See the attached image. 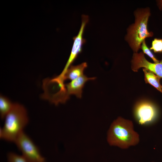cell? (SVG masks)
<instances>
[{"mask_svg":"<svg viewBox=\"0 0 162 162\" xmlns=\"http://www.w3.org/2000/svg\"><path fill=\"white\" fill-rule=\"evenodd\" d=\"M156 4L159 9L162 11V0H157Z\"/></svg>","mask_w":162,"mask_h":162,"instance_id":"15","label":"cell"},{"mask_svg":"<svg viewBox=\"0 0 162 162\" xmlns=\"http://www.w3.org/2000/svg\"><path fill=\"white\" fill-rule=\"evenodd\" d=\"M88 20V16L84 15L82 16L80 28L77 36L73 38L74 43L71 53L64 68L65 70H67L71 65L79 54L82 51V45L85 42V40L83 38V34L85 27Z\"/></svg>","mask_w":162,"mask_h":162,"instance_id":"7","label":"cell"},{"mask_svg":"<svg viewBox=\"0 0 162 162\" xmlns=\"http://www.w3.org/2000/svg\"><path fill=\"white\" fill-rule=\"evenodd\" d=\"M95 77H88L86 75L82 76L65 84V96L68 100L71 95H75L77 98H81L82 96V89L86 83L89 80H94Z\"/></svg>","mask_w":162,"mask_h":162,"instance_id":"8","label":"cell"},{"mask_svg":"<svg viewBox=\"0 0 162 162\" xmlns=\"http://www.w3.org/2000/svg\"></svg>","mask_w":162,"mask_h":162,"instance_id":"16","label":"cell"},{"mask_svg":"<svg viewBox=\"0 0 162 162\" xmlns=\"http://www.w3.org/2000/svg\"><path fill=\"white\" fill-rule=\"evenodd\" d=\"M149 49L154 53H162V39L154 38Z\"/></svg>","mask_w":162,"mask_h":162,"instance_id":"12","label":"cell"},{"mask_svg":"<svg viewBox=\"0 0 162 162\" xmlns=\"http://www.w3.org/2000/svg\"><path fill=\"white\" fill-rule=\"evenodd\" d=\"M8 162H27L22 156L13 152H10L8 155Z\"/></svg>","mask_w":162,"mask_h":162,"instance_id":"14","label":"cell"},{"mask_svg":"<svg viewBox=\"0 0 162 162\" xmlns=\"http://www.w3.org/2000/svg\"><path fill=\"white\" fill-rule=\"evenodd\" d=\"M134 113L138 123L144 125L155 122L158 118L159 112L158 107L154 103L147 100H142L135 104Z\"/></svg>","mask_w":162,"mask_h":162,"instance_id":"5","label":"cell"},{"mask_svg":"<svg viewBox=\"0 0 162 162\" xmlns=\"http://www.w3.org/2000/svg\"><path fill=\"white\" fill-rule=\"evenodd\" d=\"M107 140L110 145L125 149L137 145L140 138L134 130L132 122L119 117L111 124L107 132Z\"/></svg>","mask_w":162,"mask_h":162,"instance_id":"1","label":"cell"},{"mask_svg":"<svg viewBox=\"0 0 162 162\" xmlns=\"http://www.w3.org/2000/svg\"><path fill=\"white\" fill-rule=\"evenodd\" d=\"M131 62V69L134 71L137 72L142 68L162 78V58L158 62L152 63L146 58L142 52H134Z\"/></svg>","mask_w":162,"mask_h":162,"instance_id":"6","label":"cell"},{"mask_svg":"<svg viewBox=\"0 0 162 162\" xmlns=\"http://www.w3.org/2000/svg\"><path fill=\"white\" fill-rule=\"evenodd\" d=\"M134 22L127 28L124 40L134 52H137L141 49L142 42L146 38L152 37L154 33L148 29V22L151 15L149 7L137 8L134 11Z\"/></svg>","mask_w":162,"mask_h":162,"instance_id":"2","label":"cell"},{"mask_svg":"<svg viewBox=\"0 0 162 162\" xmlns=\"http://www.w3.org/2000/svg\"><path fill=\"white\" fill-rule=\"evenodd\" d=\"M14 142L27 162H46L39 148L24 131L18 136Z\"/></svg>","mask_w":162,"mask_h":162,"instance_id":"4","label":"cell"},{"mask_svg":"<svg viewBox=\"0 0 162 162\" xmlns=\"http://www.w3.org/2000/svg\"><path fill=\"white\" fill-rule=\"evenodd\" d=\"M86 62H84L76 65H71L67 70L64 76L65 80L71 81L84 75L85 69L87 67Z\"/></svg>","mask_w":162,"mask_h":162,"instance_id":"9","label":"cell"},{"mask_svg":"<svg viewBox=\"0 0 162 162\" xmlns=\"http://www.w3.org/2000/svg\"><path fill=\"white\" fill-rule=\"evenodd\" d=\"M146 82L154 86L162 93V86L160 82V78L146 69L143 68Z\"/></svg>","mask_w":162,"mask_h":162,"instance_id":"10","label":"cell"},{"mask_svg":"<svg viewBox=\"0 0 162 162\" xmlns=\"http://www.w3.org/2000/svg\"><path fill=\"white\" fill-rule=\"evenodd\" d=\"M14 104L7 98L0 95V113L2 119H4L6 116L10 112Z\"/></svg>","mask_w":162,"mask_h":162,"instance_id":"11","label":"cell"},{"mask_svg":"<svg viewBox=\"0 0 162 162\" xmlns=\"http://www.w3.org/2000/svg\"><path fill=\"white\" fill-rule=\"evenodd\" d=\"M3 126L0 129V137L7 141L14 142L27 125L28 118L27 111L22 105L14 103L6 116Z\"/></svg>","mask_w":162,"mask_h":162,"instance_id":"3","label":"cell"},{"mask_svg":"<svg viewBox=\"0 0 162 162\" xmlns=\"http://www.w3.org/2000/svg\"><path fill=\"white\" fill-rule=\"evenodd\" d=\"M142 50L143 52L146 54L153 61L154 63H157L160 61L158 60L152 52L151 50L147 46L145 40H144L142 44L141 49Z\"/></svg>","mask_w":162,"mask_h":162,"instance_id":"13","label":"cell"}]
</instances>
